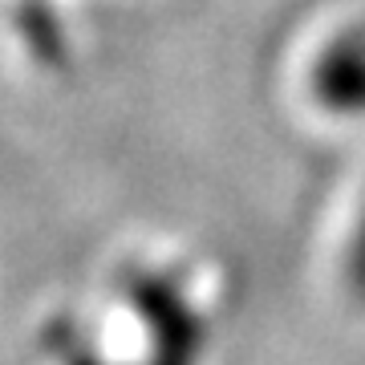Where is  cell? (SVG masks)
<instances>
[{
	"label": "cell",
	"instance_id": "7a4b0ae2",
	"mask_svg": "<svg viewBox=\"0 0 365 365\" xmlns=\"http://www.w3.org/2000/svg\"><path fill=\"white\" fill-rule=\"evenodd\" d=\"M345 280L365 300V207L357 211V227H353V240L345 248Z\"/></svg>",
	"mask_w": 365,
	"mask_h": 365
},
{
	"label": "cell",
	"instance_id": "6da1fadb",
	"mask_svg": "<svg viewBox=\"0 0 365 365\" xmlns=\"http://www.w3.org/2000/svg\"><path fill=\"white\" fill-rule=\"evenodd\" d=\"M313 90L337 110L365 106V29H345L321 49L313 66Z\"/></svg>",
	"mask_w": 365,
	"mask_h": 365
}]
</instances>
